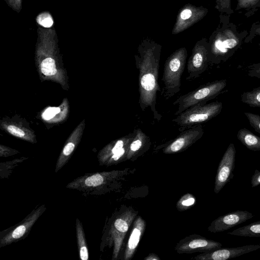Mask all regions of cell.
Instances as JSON below:
<instances>
[{"mask_svg": "<svg viewBox=\"0 0 260 260\" xmlns=\"http://www.w3.org/2000/svg\"><path fill=\"white\" fill-rule=\"evenodd\" d=\"M19 152L10 147L0 145V156L1 157H8L19 153Z\"/></svg>", "mask_w": 260, "mask_h": 260, "instance_id": "1f68e13d", "label": "cell"}, {"mask_svg": "<svg viewBox=\"0 0 260 260\" xmlns=\"http://www.w3.org/2000/svg\"><path fill=\"white\" fill-rule=\"evenodd\" d=\"M208 43L205 41L198 43L192 50L187 64V81H192L200 77L208 68Z\"/></svg>", "mask_w": 260, "mask_h": 260, "instance_id": "7c38bea8", "label": "cell"}, {"mask_svg": "<svg viewBox=\"0 0 260 260\" xmlns=\"http://www.w3.org/2000/svg\"><path fill=\"white\" fill-rule=\"evenodd\" d=\"M85 126V120L83 119L68 137L57 158L55 166V173L62 168L71 158L81 141Z\"/></svg>", "mask_w": 260, "mask_h": 260, "instance_id": "9a60e30c", "label": "cell"}, {"mask_svg": "<svg viewBox=\"0 0 260 260\" xmlns=\"http://www.w3.org/2000/svg\"><path fill=\"white\" fill-rule=\"evenodd\" d=\"M236 152L234 144L230 143L223 154L217 170L214 188L215 193H219L233 177Z\"/></svg>", "mask_w": 260, "mask_h": 260, "instance_id": "8fae6325", "label": "cell"}, {"mask_svg": "<svg viewBox=\"0 0 260 260\" xmlns=\"http://www.w3.org/2000/svg\"><path fill=\"white\" fill-rule=\"evenodd\" d=\"M247 68L248 76L260 79V62L249 65Z\"/></svg>", "mask_w": 260, "mask_h": 260, "instance_id": "4dcf8cb0", "label": "cell"}, {"mask_svg": "<svg viewBox=\"0 0 260 260\" xmlns=\"http://www.w3.org/2000/svg\"><path fill=\"white\" fill-rule=\"evenodd\" d=\"M236 10H242L244 15L249 18L253 16L260 8V0H237Z\"/></svg>", "mask_w": 260, "mask_h": 260, "instance_id": "cb8c5ba5", "label": "cell"}, {"mask_svg": "<svg viewBox=\"0 0 260 260\" xmlns=\"http://www.w3.org/2000/svg\"><path fill=\"white\" fill-rule=\"evenodd\" d=\"M221 243L208 239L200 235H190L181 240L175 249L178 253H205L220 248Z\"/></svg>", "mask_w": 260, "mask_h": 260, "instance_id": "4fadbf2b", "label": "cell"}, {"mask_svg": "<svg viewBox=\"0 0 260 260\" xmlns=\"http://www.w3.org/2000/svg\"><path fill=\"white\" fill-rule=\"evenodd\" d=\"M216 8L223 14L231 15L234 13L231 7V0H216Z\"/></svg>", "mask_w": 260, "mask_h": 260, "instance_id": "4316f807", "label": "cell"}, {"mask_svg": "<svg viewBox=\"0 0 260 260\" xmlns=\"http://www.w3.org/2000/svg\"><path fill=\"white\" fill-rule=\"evenodd\" d=\"M76 233L80 258L81 260H88L89 254L85 234L82 222L78 218L76 219Z\"/></svg>", "mask_w": 260, "mask_h": 260, "instance_id": "7402d4cb", "label": "cell"}, {"mask_svg": "<svg viewBox=\"0 0 260 260\" xmlns=\"http://www.w3.org/2000/svg\"><path fill=\"white\" fill-rule=\"evenodd\" d=\"M146 228V222L140 216L134 221L124 253V259H131L138 247L141 238L143 235Z\"/></svg>", "mask_w": 260, "mask_h": 260, "instance_id": "d6986e66", "label": "cell"}, {"mask_svg": "<svg viewBox=\"0 0 260 260\" xmlns=\"http://www.w3.org/2000/svg\"><path fill=\"white\" fill-rule=\"evenodd\" d=\"M222 109V103L217 101L199 104L181 112L172 121L178 126V131L181 132L215 117Z\"/></svg>", "mask_w": 260, "mask_h": 260, "instance_id": "277c9868", "label": "cell"}, {"mask_svg": "<svg viewBox=\"0 0 260 260\" xmlns=\"http://www.w3.org/2000/svg\"><path fill=\"white\" fill-rule=\"evenodd\" d=\"M2 129L11 135L31 143H36V135L27 124L20 120L4 118L0 122Z\"/></svg>", "mask_w": 260, "mask_h": 260, "instance_id": "e0dca14e", "label": "cell"}, {"mask_svg": "<svg viewBox=\"0 0 260 260\" xmlns=\"http://www.w3.org/2000/svg\"><path fill=\"white\" fill-rule=\"evenodd\" d=\"M259 46L260 47V43L258 44Z\"/></svg>", "mask_w": 260, "mask_h": 260, "instance_id": "d590c367", "label": "cell"}, {"mask_svg": "<svg viewBox=\"0 0 260 260\" xmlns=\"http://www.w3.org/2000/svg\"><path fill=\"white\" fill-rule=\"evenodd\" d=\"M254 215L247 211L237 210L221 215L214 220L208 228L211 233L228 230L252 218Z\"/></svg>", "mask_w": 260, "mask_h": 260, "instance_id": "5bb4252c", "label": "cell"}, {"mask_svg": "<svg viewBox=\"0 0 260 260\" xmlns=\"http://www.w3.org/2000/svg\"><path fill=\"white\" fill-rule=\"evenodd\" d=\"M126 170H113L85 174L69 183L66 188L86 191L98 189L120 178Z\"/></svg>", "mask_w": 260, "mask_h": 260, "instance_id": "52a82bcc", "label": "cell"}, {"mask_svg": "<svg viewBox=\"0 0 260 260\" xmlns=\"http://www.w3.org/2000/svg\"><path fill=\"white\" fill-rule=\"evenodd\" d=\"M133 136L132 132L111 141L104 147L97 155L99 165L109 167L126 160L128 146Z\"/></svg>", "mask_w": 260, "mask_h": 260, "instance_id": "ba28073f", "label": "cell"}, {"mask_svg": "<svg viewBox=\"0 0 260 260\" xmlns=\"http://www.w3.org/2000/svg\"><path fill=\"white\" fill-rule=\"evenodd\" d=\"M228 234L241 237H260V220L236 229Z\"/></svg>", "mask_w": 260, "mask_h": 260, "instance_id": "603a6c76", "label": "cell"}, {"mask_svg": "<svg viewBox=\"0 0 260 260\" xmlns=\"http://www.w3.org/2000/svg\"><path fill=\"white\" fill-rule=\"evenodd\" d=\"M241 101L252 108H260V86L252 90L243 92Z\"/></svg>", "mask_w": 260, "mask_h": 260, "instance_id": "d4e9b609", "label": "cell"}, {"mask_svg": "<svg viewBox=\"0 0 260 260\" xmlns=\"http://www.w3.org/2000/svg\"><path fill=\"white\" fill-rule=\"evenodd\" d=\"M136 216L135 211L127 209L117 216L111 225L109 235L114 246L113 259H117L126 233Z\"/></svg>", "mask_w": 260, "mask_h": 260, "instance_id": "9c48e42d", "label": "cell"}, {"mask_svg": "<svg viewBox=\"0 0 260 260\" xmlns=\"http://www.w3.org/2000/svg\"><path fill=\"white\" fill-rule=\"evenodd\" d=\"M237 137L247 149L253 151H260V137L246 128L240 129Z\"/></svg>", "mask_w": 260, "mask_h": 260, "instance_id": "44dd1931", "label": "cell"}, {"mask_svg": "<svg viewBox=\"0 0 260 260\" xmlns=\"http://www.w3.org/2000/svg\"><path fill=\"white\" fill-rule=\"evenodd\" d=\"M46 210L45 205H42L34 209L20 222L2 231L0 233V248L24 239Z\"/></svg>", "mask_w": 260, "mask_h": 260, "instance_id": "8992f818", "label": "cell"}, {"mask_svg": "<svg viewBox=\"0 0 260 260\" xmlns=\"http://www.w3.org/2000/svg\"><path fill=\"white\" fill-rule=\"evenodd\" d=\"M244 114L251 126L255 132L260 134V115L248 112H244Z\"/></svg>", "mask_w": 260, "mask_h": 260, "instance_id": "83f0119b", "label": "cell"}, {"mask_svg": "<svg viewBox=\"0 0 260 260\" xmlns=\"http://www.w3.org/2000/svg\"><path fill=\"white\" fill-rule=\"evenodd\" d=\"M204 133L201 124L186 129L180 132L175 138L164 144L162 152L171 154L183 151L201 139Z\"/></svg>", "mask_w": 260, "mask_h": 260, "instance_id": "30bf717a", "label": "cell"}, {"mask_svg": "<svg viewBox=\"0 0 260 260\" xmlns=\"http://www.w3.org/2000/svg\"><path fill=\"white\" fill-rule=\"evenodd\" d=\"M192 15V12L190 9H185L181 11L180 14V18L181 20L185 21L190 18Z\"/></svg>", "mask_w": 260, "mask_h": 260, "instance_id": "836d02e7", "label": "cell"}, {"mask_svg": "<svg viewBox=\"0 0 260 260\" xmlns=\"http://www.w3.org/2000/svg\"><path fill=\"white\" fill-rule=\"evenodd\" d=\"M37 21L40 25L46 28L51 27L53 24L51 15L47 12L39 14L37 18Z\"/></svg>", "mask_w": 260, "mask_h": 260, "instance_id": "f1b7e54d", "label": "cell"}, {"mask_svg": "<svg viewBox=\"0 0 260 260\" xmlns=\"http://www.w3.org/2000/svg\"><path fill=\"white\" fill-rule=\"evenodd\" d=\"M226 84V79L216 80L181 95L173 103V105L178 107L174 115L177 116L191 106L205 104L215 99L222 92Z\"/></svg>", "mask_w": 260, "mask_h": 260, "instance_id": "5b68a950", "label": "cell"}, {"mask_svg": "<svg viewBox=\"0 0 260 260\" xmlns=\"http://www.w3.org/2000/svg\"><path fill=\"white\" fill-rule=\"evenodd\" d=\"M252 187H255L260 185V171L256 169L251 180Z\"/></svg>", "mask_w": 260, "mask_h": 260, "instance_id": "d6a6232c", "label": "cell"}, {"mask_svg": "<svg viewBox=\"0 0 260 260\" xmlns=\"http://www.w3.org/2000/svg\"><path fill=\"white\" fill-rule=\"evenodd\" d=\"M17 1H19V0H17Z\"/></svg>", "mask_w": 260, "mask_h": 260, "instance_id": "8d00e7d4", "label": "cell"}, {"mask_svg": "<svg viewBox=\"0 0 260 260\" xmlns=\"http://www.w3.org/2000/svg\"><path fill=\"white\" fill-rule=\"evenodd\" d=\"M230 15L221 14L218 27L208 43L209 64L225 62L241 47L248 31H239L236 24L230 22Z\"/></svg>", "mask_w": 260, "mask_h": 260, "instance_id": "7a4b0ae2", "label": "cell"}, {"mask_svg": "<svg viewBox=\"0 0 260 260\" xmlns=\"http://www.w3.org/2000/svg\"><path fill=\"white\" fill-rule=\"evenodd\" d=\"M187 58L185 48L176 50L166 60L162 77L163 86L161 95L166 100L170 99L181 89V77Z\"/></svg>", "mask_w": 260, "mask_h": 260, "instance_id": "3957f363", "label": "cell"}, {"mask_svg": "<svg viewBox=\"0 0 260 260\" xmlns=\"http://www.w3.org/2000/svg\"><path fill=\"white\" fill-rule=\"evenodd\" d=\"M135 55V63L139 72V105L142 111L150 108L154 119L162 118L156 105L157 95L160 92L158 84V72L160 50L156 46H147L139 49Z\"/></svg>", "mask_w": 260, "mask_h": 260, "instance_id": "6da1fadb", "label": "cell"}, {"mask_svg": "<svg viewBox=\"0 0 260 260\" xmlns=\"http://www.w3.org/2000/svg\"><path fill=\"white\" fill-rule=\"evenodd\" d=\"M145 260H159L160 258L154 253L149 254L147 257L144 258Z\"/></svg>", "mask_w": 260, "mask_h": 260, "instance_id": "e575fe53", "label": "cell"}, {"mask_svg": "<svg viewBox=\"0 0 260 260\" xmlns=\"http://www.w3.org/2000/svg\"><path fill=\"white\" fill-rule=\"evenodd\" d=\"M196 202V198L192 194L186 193L177 202L176 207L180 211H185L194 205Z\"/></svg>", "mask_w": 260, "mask_h": 260, "instance_id": "484cf974", "label": "cell"}, {"mask_svg": "<svg viewBox=\"0 0 260 260\" xmlns=\"http://www.w3.org/2000/svg\"><path fill=\"white\" fill-rule=\"evenodd\" d=\"M260 248L259 244H250L243 246L219 248L212 251L202 253L192 258L196 260H226Z\"/></svg>", "mask_w": 260, "mask_h": 260, "instance_id": "2e32d148", "label": "cell"}, {"mask_svg": "<svg viewBox=\"0 0 260 260\" xmlns=\"http://www.w3.org/2000/svg\"><path fill=\"white\" fill-rule=\"evenodd\" d=\"M69 113V104L67 99L63 100L58 107H50L42 114V119L50 123H56L64 120Z\"/></svg>", "mask_w": 260, "mask_h": 260, "instance_id": "ffe728a7", "label": "cell"}, {"mask_svg": "<svg viewBox=\"0 0 260 260\" xmlns=\"http://www.w3.org/2000/svg\"><path fill=\"white\" fill-rule=\"evenodd\" d=\"M256 36H260V23L257 22L253 23L247 37L245 38L244 43H248L251 42Z\"/></svg>", "mask_w": 260, "mask_h": 260, "instance_id": "f546056e", "label": "cell"}, {"mask_svg": "<svg viewBox=\"0 0 260 260\" xmlns=\"http://www.w3.org/2000/svg\"><path fill=\"white\" fill-rule=\"evenodd\" d=\"M134 136L128 148L126 159L136 158L145 153L150 148V138L140 128L133 131Z\"/></svg>", "mask_w": 260, "mask_h": 260, "instance_id": "ac0fdd59", "label": "cell"}]
</instances>
